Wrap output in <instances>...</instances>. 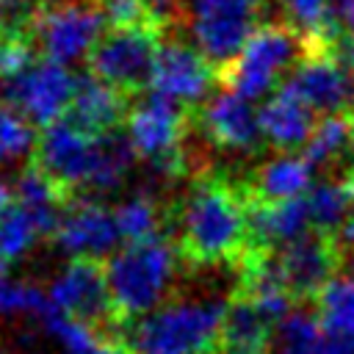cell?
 <instances>
[{"mask_svg": "<svg viewBox=\"0 0 354 354\" xmlns=\"http://www.w3.org/2000/svg\"><path fill=\"white\" fill-rule=\"evenodd\" d=\"M348 152H351V158H354V122H351V149H348Z\"/></svg>", "mask_w": 354, "mask_h": 354, "instance_id": "cell-41", "label": "cell"}, {"mask_svg": "<svg viewBox=\"0 0 354 354\" xmlns=\"http://www.w3.org/2000/svg\"><path fill=\"white\" fill-rule=\"evenodd\" d=\"M127 136L141 160L149 163L152 174L160 183L177 180L188 169L185 158V133L191 122V108L149 91L136 100L127 113Z\"/></svg>", "mask_w": 354, "mask_h": 354, "instance_id": "cell-5", "label": "cell"}, {"mask_svg": "<svg viewBox=\"0 0 354 354\" xmlns=\"http://www.w3.org/2000/svg\"><path fill=\"white\" fill-rule=\"evenodd\" d=\"M50 3H55V0H6V6L17 14V19H14V25H28V19L19 14V11H25L28 17H33L39 8H44V6H50Z\"/></svg>", "mask_w": 354, "mask_h": 354, "instance_id": "cell-34", "label": "cell"}, {"mask_svg": "<svg viewBox=\"0 0 354 354\" xmlns=\"http://www.w3.org/2000/svg\"><path fill=\"white\" fill-rule=\"evenodd\" d=\"M335 238H337L343 254H351V252H354V213H351V218L343 224V230H340Z\"/></svg>", "mask_w": 354, "mask_h": 354, "instance_id": "cell-35", "label": "cell"}, {"mask_svg": "<svg viewBox=\"0 0 354 354\" xmlns=\"http://www.w3.org/2000/svg\"><path fill=\"white\" fill-rule=\"evenodd\" d=\"M169 224H174V246L191 268L221 263L235 268L252 246L249 194L218 174L194 180Z\"/></svg>", "mask_w": 354, "mask_h": 354, "instance_id": "cell-1", "label": "cell"}, {"mask_svg": "<svg viewBox=\"0 0 354 354\" xmlns=\"http://www.w3.org/2000/svg\"><path fill=\"white\" fill-rule=\"evenodd\" d=\"M337 19H340V28H343V33H346V36L354 41V6H351V8H346V11H343Z\"/></svg>", "mask_w": 354, "mask_h": 354, "instance_id": "cell-36", "label": "cell"}, {"mask_svg": "<svg viewBox=\"0 0 354 354\" xmlns=\"http://www.w3.org/2000/svg\"><path fill=\"white\" fill-rule=\"evenodd\" d=\"M313 227L310 202L304 196L279 199V202H257L249 199V235L252 246L279 249L293 238L304 235Z\"/></svg>", "mask_w": 354, "mask_h": 354, "instance_id": "cell-19", "label": "cell"}, {"mask_svg": "<svg viewBox=\"0 0 354 354\" xmlns=\"http://www.w3.org/2000/svg\"><path fill=\"white\" fill-rule=\"evenodd\" d=\"M72 354H138L136 346L130 343V337L119 335V332H97L86 346H80Z\"/></svg>", "mask_w": 354, "mask_h": 354, "instance_id": "cell-32", "label": "cell"}, {"mask_svg": "<svg viewBox=\"0 0 354 354\" xmlns=\"http://www.w3.org/2000/svg\"><path fill=\"white\" fill-rule=\"evenodd\" d=\"M113 213H116V224L122 230V238L127 243L130 241H144V238L160 235L169 227V218H171V213L149 191H141V194L127 196L124 202L116 205Z\"/></svg>", "mask_w": 354, "mask_h": 354, "instance_id": "cell-25", "label": "cell"}, {"mask_svg": "<svg viewBox=\"0 0 354 354\" xmlns=\"http://www.w3.org/2000/svg\"><path fill=\"white\" fill-rule=\"evenodd\" d=\"M263 8L266 0H188L183 14L191 41L221 72L263 25Z\"/></svg>", "mask_w": 354, "mask_h": 354, "instance_id": "cell-6", "label": "cell"}, {"mask_svg": "<svg viewBox=\"0 0 354 354\" xmlns=\"http://www.w3.org/2000/svg\"><path fill=\"white\" fill-rule=\"evenodd\" d=\"M127 113H130V105H127L124 91L100 80L91 72L77 77L72 102L66 108V119L72 124H77L80 130L91 136H102V133L116 130L127 119Z\"/></svg>", "mask_w": 354, "mask_h": 354, "instance_id": "cell-18", "label": "cell"}, {"mask_svg": "<svg viewBox=\"0 0 354 354\" xmlns=\"http://www.w3.org/2000/svg\"><path fill=\"white\" fill-rule=\"evenodd\" d=\"M315 313L326 335H354V268L337 271L315 299Z\"/></svg>", "mask_w": 354, "mask_h": 354, "instance_id": "cell-24", "label": "cell"}, {"mask_svg": "<svg viewBox=\"0 0 354 354\" xmlns=\"http://www.w3.org/2000/svg\"><path fill=\"white\" fill-rule=\"evenodd\" d=\"M77 77L58 61L33 58L17 75L0 80V100L28 116L33 124H53L66 116Z\"/></svg>", "mask_w": 354, "mask_h": 354, "instance_id": "cell-9", "label": "cell"}, {"mask_svg": "<svg viewBox=\"0 0 354 354\" xmlns=\"http://www.w3.org/2000/svg\"><path fill=\"white\" fill-rule=\"evenodd\" d=\"M274 254H277L279 274L296 304L315 301L324 285L340 271L346 257L337 238L321 230H307L290 243L274 249Z\"/></svg>", "mask_w": 354, "mask_h": 354, "instance_id": "cell-12", "label": "cell"}, {"mask_svg": "<svg viewBox=\"0 0 354 354\" xmlns=\"http://www.w3.org/2000/svg\"><path fill=\"white\" fill-rule=\"evenodd\" d=\"M307 50V39L293 25L263 22L243 44V50L235 55V61L224 66L218 75L227 88L246 100L271 97L296 69Z\"/></svg>", "mask_w": 354, "mask_h": 354, "instance_id": "cell-4", "label": "cell"}, {"mask_svg": "<svg viewBox=\"0 0 354 354\" xmlns=\"http://www.w3.org/2000/svg\"><path fill=\"white\" fill-rule=\"evenodd\" d=\"M216 66L202 55L194 41L180 36H163L160 50L155 55L149 91L169 97L185 108L202 105L216 80Z\"/></svg>", "mask_w": 354, "mask_h": 354, "instance_id": "cell-13", "label": "cell"}, {"mask_svg": "<svg viewBox=\"0 0 354 354\" xmlns=\"http://www.w3.org/2000/svg\"><path fill=\"white\" fill-rule=\"evenodd\" d=\"M47 296L61 313L88 326H97L105 332L119 329L111 288H108V274L102 260L97 257H72L50 282Z\"/></svg>", "mask_w": 354, "mask_h": 354, "instance_id": "cell-11", "label": "cell"}, {"mask_svg": "<svg viewBox=\"0 0 354 354\" xmlns=\"http://www.w3.org/2000/svg\"><path fill=\"white\" fill-rule=\"evenodd\" d=\"M230 296L163 301L136 321L130 343L138 354H218Z\"/></svg>", "mask_w": 354, "mask_h": 354, "instance_id": "cell-3", "label": "cell"}, {"mask_svg": "<svg viewBox=\"0 0 354 354\" xmlns=\"http://www.w3.org/2000/svg\"><path fill=\"white\" fill-rule=\"evenodd\" d=\"M313 171L315 166L299 152H282L277 158L263 160L246 185L249 199L257 202H279V199H293L304 196L313 188Z\"/></svg>", "mask_w": 354, "mask_h": 354, "instance_id": "cell-21", "label": "cell"}, {"mask_svg": "<svg viewBox=\"0 0 354 354\" xmlns=\"http://www.w3.org/2000/svg\"><path fill=\"white\" fill-rule=\"evenodd\" d=\"M260 127L266 144H271L279 152L304 149L315 130V111L290 88V83H282L257 111Z\"/></svg>", "mask_w": 354, "mask_h": 354, "instance_id": "cell-17", "label": "cell"}, {"mask_svg": "<svg viewBox=\"0 0 354 354\" xmlns=\"http://www.w3.org/2000/svg\"><path fill=\"white\" fill-rule=\"evenodd\" d=\"M279 321L263 313L252 299L232 290L221 329L218 354H271Z\"/></svg>", "mask_w": 354, "mask_h": 354, "instance_id": "cell-20", "label": "cell"}, {"mask_svg": "<svg viewBox=\"0 0 354 354\" xmlns=\"http://www.w3.org/2000/svg\"><path fill=\"white\" fill-rule=\"evenodd\" d=\"M144 3H147V8H149L152 19H155L160 28L174 25L177 17L183 14V11H180V0H144Z\"/></svg>", "mask_w": 354, "mask_h": 354, "instance_id": "cell-33", "label": "cell"}, {"mask_svg": "<svg viewBox=\"0 0 354 354\" xmlns=\"http://www.w3.org/2000/svg\"><path fill=\"white\" fill-rule=\"evenodd\" d=\"M307 202H310L313 230H321L329 235H337L354 213V199L343 180L313 183V188L307 191Z\"/></svg>", "mask_w": 354, "mask_h": 354, "instance_id": "cell-26", "label": "cell"}, {"mask_svg": "<svg viewBox=\"0 0 354 354\" xmlns=\"http://www.w3.org/2000/svg\"><path fill=\"white\" fill-rule=\"evenodd\" d=\"M288 22L307 39L310 47H332L343 33L332 0H277Z\"/></svg>", "mask_w": 354, "mask_h": 354, "instance_id": "cell-23", "label": "cell"}, {"mask_svg": "<svg viewBox=\"0 0 354 354\" xmlns=\"http://www.w3.org/2000/svg\"><path fill=\"white\" fill-rule=\"evenodd\" d=\"M6 277H8V268H6V260L0 257V290L8 285V279H6Z\"/></svg>", "mask_w": 354, "mask_h": 354, "instance_id": "cell-39", "label": "cell"}, {"mask_svg": "<svg viewBox=\"0 0 354 354\" xmlns=\"http://www.w3.org/2000/svg\"><path fill=\"white\" fill-rule=\"evenodd\" d=\"M136 149L130 144L127 130H111L97 136V166H94V177L88 185V196L94 194H111L116 188H122V183L127 180L133 163H136Z\"/></svg>", "mask_w": 354, "mask_h": 354, "instance_id": "cell-22", "label": "cell"}, {"mask_svg": "<svg viewBox=\"0 0 354 354\" xmlns=\"http://www.w3.org/2000/svg\"><path fill=\"white\" fill-rule=\"evenodd\" d=\"M351 122L348 113H332V116H324L310 141L304 144L301 155L315 166V169H324L329 163H335L346 149H351Z\"/></svg>", "mask_w": 354, "mask_h": 354, "instance_id": "cell-27", "label": "cell"}, {"mask_svg": "<svg viewBox=\"0 0 354 354\" xmlns=\"http://www.w3.org/2000/svg\"><path fill=\"white\" fill-rule=\"evenodd\" d=\"M285 83L321 116L348 113V66L335 47H310Z\"/></svg>", "mask_w": 354, "mask_h": 354, "instance_id": "cell-16", "label": "cell"}, {"mask_svg": "<svg viewBox=\"0 0 354 354\" xmlns=\"http://www.w3.org/2000/svg\"><path fill=\"white\" fill-rule=\"evenodd\" d=\"M33 36L28 25H6L0 28V80L17 75L33 61Z\"/></svg>", "mask_w": 354, "mask_h": 354, "instance_id": "cell-30", "label": "cell"}, {"mask_svg": "<svg viewBox=\"0 0 354 354\" xmlns=\"http://www.w3.org/2000/svg\"><path fill=\"white\" fill-rule=\"evenodd\" d=\"M180 260L183 257L174 241L166 238V232L144 241H130L108 260L105 274L119 326L136 324L163 304L177 279Z\"/></svg>", "mask_w": 354, "mask_h": 354, "instance_id": "cell-2", "label": "cell"}, {"mask_svg": "<svg viewBox=\"0 0 354 354\" xmlns=\"http://www.w3.org/2000/svg\"><path fill=\"white\" fill-rule=\"evenodd\" d=\"M36 138L39 136L33 130V122L0 100V166L33 158Z\"/></svg>", "mask_w": 354, "mask_h": 354, "instance_id": "cell-28", "label": "cell"}, {"mask_svg": "<svg viewBox=\"0 0 354 354\" xmlns=\"http://www.w3.org/2000/svg\"><path fill=\"white\" fill-rule=\"evenodd\" d=\"M348 86H351V94H348V113L354 116V61L348 66Z\"/></svg>", "mask_w": 354, "mask_h": 354, "instance_id": "cell-38", "label": "cell"}, {"mask_svg": "<svg viewBox=\"0 0 354 354\" xmlns=\"http://www.w3.org/2000/svg\"><path fill=\"white\" fill-rule=\"evenodd\" d=\"M41 235L44 232H41L39 221L14 199V205L0 216V257L6 263L22 257Z\"/></svg>", "mask_w": 354, "mask_h": 354, "instance_id": "cell-29", "label": "cell"}, {"mask_svg": "<svg viewBox=\"0 0 354 354\" xmlns=\"http://www.w3.org/2000/svg\"><path fill=\"white\" fill-rule=\"evenodd\" d=\"M163 41L160 25L111 28L88 55V72L116 86L119 91L138 94L149 86L155 55Z\"/></svg>", "mask_w": 354, "mask_h": 354, "instance_id": "cell-8", "label": "cell"}, {"mask_svg": "<svg viewBox=\"0 0 354 354\" xmlns=\"http://www.w3.org/2000/svg\"><path fill=\"white\" fill-rule=\"evenodd\" d=\"M55 243L69 257H108L119 252L122 230L116 224V213L91 196H75L64 210L55 232Z\"/></svg>", "mask_w": 354, "mask_h": 354, "instance_id": "cell-14", "label": "cell"}, {"mask_svg": "<svg viewBox=\"0 0 354 354\" xmlns=\"http://www.w3.org/2000/svg\"><path fill=\"white\" fill-rule=\"evenodd\" d=\"M105 25L108 22L97 0H55L28 19L33 44L44 53V58L64 66L88 58L102 39Z\"/></svg>", "mask_w": 354, "mask_h": 354, "instance_id": "cell-7", "label": "cell"}, {"mask_svg": "<svg viewBox=\"0 0 354 354\" xmlns=\"http://www.w3.org/2000/svg\"><path fill=\"white\" fill-rule=\"evenodd\" d=\"M33 166L53 177L66 194H88L97 166V136L80 130L64 116L41 127L33 149Z\"/></svg>", "mask_w": 354, "mask_h": 354, "instance_id": "cell-10", "label": "cell"}, {"mask_svg": "<svg viewBox=\"0 0 354 354\" xmlns=\"http://www.w3.org/2000/svg\"><path fill=\"white\" fill-rule=\"evenodd\" d=\"M6 11H8V6H6V0H0V28L8 25V22H6Z\"/></svg>", "mask_w": 354, "mask_h": 354, "instance_id": "cell-40", "label": "cell"}, {"mask_svg": "<svg viewBox=\"0 0 354 354\" xmlns=\"http://www.w3.org/2000/svg\"><path fill=\"white\" fill-rule=\"evenodd\" d=\"M196 119L205 138L227 152L249 155L257 152L260 144L266 141L260 127V113L254 111L252 100L235 94L232 88H221L210 94L199 105Z\"/></svg>", "mask_w": 354, "mask_h": 354, "instance_id": "cell-15", "label": "cell"}, {"mask_svg": "<svg viewBox=\"0 0 354 354\" xmlns=\"http://www.w3.org/2000/svg\"><path fill=\"white\" fill-rule=\"evenodd\" d=\"M11 205H14V191H11V185H8L6 180H0V216H3Z\"/></svg>", "mask_w": 354, "mask_h": 354, "instance_id": "cell-37", "label": "cell"}, {"mask_svg": "<svg viewBox=\"0 0 354 354\" xmlns=\"http://www.w3.org/2000/svg\"><path fill=\"white\" fill-rule=\"evenodd\" d=\"M105 22L111 28H133V25H158L144 0H97Z\"/></svg>", "mask_w": 354, "mask_h": 354, "instance_id": "cell-31", "label": "cell"}]
</instances>
